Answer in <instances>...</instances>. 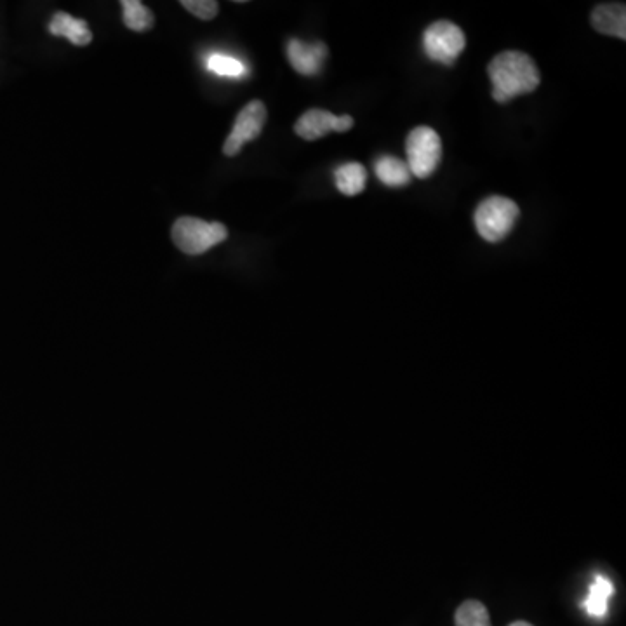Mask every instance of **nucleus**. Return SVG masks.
Segmentation results:
<instances>
[{
	"instance_id": "f257e3e1",
	"label": "nucleus",
	"mask_w": 626,
	"mask_h": 626,
	"mask_svg": "<svg viewBox=\"0 0 626 626\" xmlns=\"http://www.w3.org/2000/svg\"><path fill=\"white\" fill-rule=\"evenodd\" d=\"M489 79L493 82V98L498 103L536 91L540 86V70L533 58L520 51H505L489 63Z\"/></svg>"
},
{
	"instance_id": "f03ea898",
	"label": "nucleus",
	"mask_w": 626,
	"mask_h": 626,
	"mask_svg": "<svg viewBox=\"0 0 626 626\" xmlns=\"http://www.w3.org/2000/svg\"><path fill=\"white\" fill-rule=\"evenodd\" d=\"M171 235L181 253L199 256V254L207 253L214 246H218L223 240H227L228 228L218 221L209 223L200 218L183 216L174 223Z\"/></svg>"
},
{
	"instance_id": "7ed1b4c3",
	"label": "nucleus",
	"mask_w": 626,
	"mask_h": 626,
	"mask_svg": "<svg viewBox=\"0 0 626 626\" xmlns=\"http://www.w3.org/2000/svg\"><path fill=\"white\" fill-rule=\"evenodd\" d=\"M519 216V206L512 199L493 195L482 200L477 207L475 227L482 239L496 244L510 235Z\"/></svg>"
},
{
	"instance_id": "20e7f679",
	"label": "nucleus",
	"mask_w": 626,
	"mask_h": 626,
	"mask_svg": "<svg viewBox=\"0 0 626 626\" xmlns=\"http://www.w3.org/2000/svg\"><path fill=\"white\" fill-rule=\"evenodd\" d=\"M407 167L416 178H430L442 159V141L432 127L413 129L406 140Z\"/></svg>"
},
{
	"instance_id": "39448f33",
	"label": "nucleus",
	"mask_w": 626,
	"mask_h": 626,
	"mask_svg": "<svg viewBox=\"0 0 626 626\" xmlns=\"http://www.w3.org/2000/svg\"><path fill=\"white\" fill-rule=\"evenodd\" d=\"M423 46L430 60L442 65H453L467 47V37L453 21H435L423 34Z\"/></svg>"
},
{
	"instance_id": "423d86ee",
	"label": "nucleus",
	"mask_w": 626,
	"mask_h": 626,
	"mask_svg": "<svg viewBox=\"0 0 626 626\" xmlns=\"http://www.w3.org/2000/svg\"><path fill=\"white\" fill-rule=\"evenodd\" d=\"M267 122V108L263 101L254 100L240 110L235 119L234 129L223 145V154L235 157L244 148L247 141H254L260 136Z\"/></svg>"
},
{
	"instance_id": "0eeeda50",
	"label": "nucleus",
	"mask_w": 626,
	"mask_h": 626,
	"mask_svg": "<svg viewBox=\"0 0 626 626\" xmlns=\"http://www.w3.org/2000/svg\"><path fill=\"white\" fill-rule=\"evenodd\" d=\"M352 127L353 119L350 115L338 117V115L331 114L327 110L312 108V110H308L298 119L296 126H294V133L298 134L303 140L315 141L324 138L331 131L347 133Z\"/></svg>"
},
{
	"instance_id": "6e6552de",
	"label": "nucleus",
	"mask_w": 626,
	"mask_h": 626,
	"mask_svg": "<svg viewBox=\"0 0 626 626\" xmlns=\"http://www.w3.org/2000/svg\"><path fill=\"white\" fill-rule=\"evenodd\" d=\"M327 47L324 44H305L298 39L289 40L287 44V58L291 67L301 75L313 77L320 72L322 63L326 60Z\"/></svg>"
},
{
	"instance_id": "1a4fd4ad",
	"label": "nucleus",
	"mask_w": 626,
	"mask_h": 626,
	"mask_svg": "<svg viewBox=\"0 0 626 626\" xmlns=\"http://www.w3.org/2000/svg\"><path fill=\"white\" fill-rule=\"evenodd\" d=\"M623 2L599 4L593 9L592 25L597 32L611 35L616 39H626V9Z\"/></svg>"
},
{
	"instance_id": "9d476101",
	"label": "nucleus",
	"mask_w": 626,
	"mask_h": 626,
	"mask_svg": "<svg viewBox=\"0 0 626 626\" xmlns=\"http://www.w3.org/2000/svg\"><path fill=\"white\" fill-rule=\"evenodd\" d=\"M51 34L56 37H65L74 46L84 47L93 42V34L87 27V23L79 18H74L68 13H56L49 23Z\"/></svg>"
},
{
	"instance_id": "9b49d317",
	"label": "nucleus",
	"mask_w": 626,
	"mask_h": 626,
	"mask_svg": "<svg viewBox=\"0 0 626 626\" xmlns=\"http://www.w3.org/2000/svg\"><path fill=\"white\" fill-rule=\"evenodd\" d=\"M614 595L613 581L602 576V574H595L593 583L588 590L587 599L583 600V607L592 618L602 620L606 618L607 611H609V599Z\"/></svg>"
},
{
	"instance_id": "f8f14e48",
	"label": "nucleus",
	"mask_w": 626,
	"mask_h": 626,
	"mask_svg": "<svg viewBox=\"0 0 626 626\" xmlns=\"http://www.w3.org/2000/svg\"><path fill=\"white\" fill-rule=\"evenodd\" d=\"M374 171H376L378 180L390 188L406 187L413 178L406 162L400 160L399 157H392V155H385V157L378 159Z\"/></svg>"
},
{
	"instance_id": "ddd939ff",
	"label": "nucleus",
	"mask_w": 626,
	"mask_h": 626,
	"mask_svg": "<svg viewBox=\"0 0 626 626\" xmlns=\"http://www.w3.org/2000/svg\"><path fill=\"white\" fill-rule=\"evenodd\" d=\"M334 181H336V188H338L343 195L353 197V195L362 194L364 188H366V167L359 164V162L343 164V166L336 169Z\"/></svg>"
},
{
	"instance_id": "4468645a",
	"label": "nucleus",
	"mask_w": 626,
	"mask_h": 626,
	"mask_svg": "<svg viewBox=\"0 0 626 626\" xmlns=\"http://www.w3.org/2000/svg\"><path fill=\"white\" fill-rule=\"evenodd\" d=\"M124 25L133 32H147L154 27V14L140 0H122Z\"/></svg>"
},
{
	"instance_id": "2eb2a0df",
	"label": "nucleus",
	"mask_w": 626,
	"mask_h": 626,
	"mask_svg": "<svg viewBox=\"0 0 626 626\" xmlns=\"http://www.w3.org/2000/svg\"><path fill=\"white\" fill-rule=\"evenodd\" d=\"M454 621H456V626H493L487 607L479 600L463 602L456 611Z\"/></svg>"
},
{
	"instance_id": "dca6fc26",
	"label": "nucleus",
	"mask_w": 626,
	"mask_h": 626,
	"mask_svg": "<svg viewBox=\"0 0 626 626\" xmlns=\"http://www.w3.org/2000/svg\"><path fill=\"white\" fill-rule=\"evenodd\" d=\"M207 68L216 75L232 77V79L246 75L244 63H240L239 60H235V58L227 56V54H213L207 61Z\"/></svg>"
},
{
	"instance_id": "f3484780",
	"label": "nucleus",
	"mask_w": 626,
	"mask_h": 626,
	"mask_svg": "<svg viewBox=\"0 0 626 626\" xmlns=\"http://www.w3.org/2000/svg\"><path fill=\"white\" fill-rule=\"evenodd\" d=\"M181 6L202 21H211L220 13V4L216 0H181Z\"/></svg>"
},
{
	"instance_id": "a211bd4d",
	"label": "nucleus",
	"mask_w": 626,
	"mask_h": 626,
	"mask_svg": "<svg viewBox=\"0 0 626 626\" xmlns=\"http://www.w3.org/2000/svg\"><path fill=\"white\" fill-rule=\"evenodd\" d=\"M508 626H533L531 623H527V621H513L512 625Z\"/></svg>"
}]
</instances>
